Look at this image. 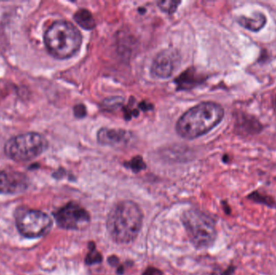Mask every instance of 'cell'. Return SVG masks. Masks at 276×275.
Listing matches in <instances>:
<instances>
[{
  "mask_svg": "<svg viewBox=\"0 0 276 275\" xmlns=\"http://www.w3.org/2000/svg\"><path fill=\"white\" fill-rule=\"evenodd\" d=\"M143 212L132 200L118 202L111 209L106 226L111 238L118 244H130L143 226Z\"/></svg>",
  "mask_w": 276,
  "mask_h": 275,
  "instance_id": "6da1fadb",
  "label": "cell"
},
{
  "mask_svg": "<svg viewBox=\"0 0 276 275\" xmlns=\"http://www.w3.org/2000/svg\"><path fill=\"white\" fill-rule=\"evenodd\" d=\"M223 107L213 102H203L187 111L177 121L176 129L182 138L193 140L211 131L223 120Z\"/></svg>",
  "mask_w": 276,
  "mask_h": 275,
  "instance_id": "7a4b0ae2",
  "label": "cell"
},
{
  "mask_svg": "<svg viewBox=\"0 0 276 275\" xmlns=\"http://www.w3.org/2000/svg\"><path fill=\"white\" fill-rule=\"evenodd\" d=\"M44 41L48 52L53 57L67 59L80 49L82 37L79 30L71 22L57 20L48 27Z\"/></svg>",
  "mask_w": 276,
  "mask_h": 275,
  "instance_id": "3957f363",
  "label": "cell"
},
{
  "mask_svg": "<svg viewBox=\"0 0 276 275\" xmlns=\"http://www.w3.org/2000/svg\"><path fill=\"white\" fill-rule=\"evenodd\" d=\"M181 221L195 248L208 250L214 246L218 232L213 217L199 209L190 208L182 212Z\"/></svg>",
  "mask_w": 276,
  "mask_h": 275,
  "instance_id": "277c9868",
  "label": "cell"
},
{
  "mask_svg": "<svg viewBox=\"0 0 276 275\" xmlns=\"http://www.w3.org/2000/svg\"><path fill=\"white\" fill-rule=\"evenodd\" d=\"M48 141L38 133L17 135L7 141L4 152L8 158L16 162L31 161L47 149Z\"/></svg>",
  "mask_w": 276,
  "mask_h": 275,
  "instance_id": "5b68a950",
  "label": "cell"
},
{
  "mask_svg": "<svg viewBox=\"0 0 276 275\" xmlns=\"http://www.w3.org/2000/svg\"><path fill=\"white\" fill-rule=\"evenodd\" d=\"M16 224L20 234L27 238H38L47 234L53 221L44 211L24 207L16 211Z\"/></svg>",
  "mask_w": 276,
  "mask_h": 275,
  "instance_id": "8992f818",
  "label": "cell"
},
{
  "mask_svg": "<svg viewBox=\"0 0 276 275\" xmlns=\"http://www.w3.org/2000/svg\"><path fill=\"white\" fill-rule=\"evenodd\" d=\"M57 225L67 230H80L90 221V213L79 203L70 202L53 213Z\"/></svg>",
  "mask_w": 276,
  "mask_h": 275,
  "instance_id": "52a82bcc",
  "label": "cell"
},
{
  "mask_svg": "<svg viewBox=\"0 0 276 275\" xmlns=\"http://www.w3.org/2000/svg\"><path fill=\"white\" fill-rule=\"evenodd\" d=\"M180 63L178 53L172 49L162 51L154 59L151 73L159 78H168L172 76Z\"/></svg>",
  "mask_w": 276,
  "mask_h": 275,
  "instance_id": "ba28073f",
  "label": "cell"
},
{
  "mask_svg": "<svg viewBox=\"0 0 276 275\" xmlns=\"http://www.w3.org/2000/svg\"><path fill=\"white\" fill-rule=\"evenodd\" d=\"M234 129L237 134L247 137L259 135L264 130V126L255 115L246 111H237Z\"/></svg>",
  "mask_w": 276,
  "mask_h": 275,
  "instance_id": "9c48e42d",
  "label": "cell"
},
{
  "mask_svg": "<svg viewBox=\"0 0 276 275\" xmlns=\"http://www.w3.org/2000/svg\"><path fill=\"white\" fill-rule=\"evenodd\" d=\"M27 178L24 174L14 171L0 172V194H14L27 189Z\"/></svg>",
  "mask_w": 276,
  "mask_h": 275,
  "instance_id": "30bf717a",
  "label": "cell"
},
{
  "mask_svg": "<svg viewBox=\"0 0 276 275\" xmlns=\"http://www.w3.org/2000/svg\"><path fill=\"white\" fill-rule=\"evenodd\" d=\"M130 132L124 129L103 128L97 133V141L107 146L118 147L125 145L131 139Z\"/></svg>",
  "mask_w": 276,
  "mask_h": 275,
  "instance_id": "8fae6325",
  "label": "cell"
},
{
  "mask_svg": "<svg viewBox=\"0 0 276 275\" xmlns=\"http://www.w3.org/2000/svg\"><path fill=\"white\" fill-rule=\"evenodd\" d=\"M237 24L245 29L252 33H259L267 23L266 15L261 12H254L252 16H239L237 18Z\"/></svg>",
  "mask_w": 276,
  "mask_h": 275,
  "instance_id": "7c38bea8",
  "label": "cell"
},
{
  "mask_svg": "<svg viewBox=\"0 0 276 275\" xmlns=\"http://www.w3.org/2000/svg\"><path fill=\"white\" fill-rule=\"evenodd\" d=\"M246 199L255 204L262 205L267 208L276 210V199L272 195L262 192L259 190H254L246 195Z\"/></svg>",
  "mask_w": 276,
  "mask_h": 275,
  "instance_id": "4fadbf2b",
  "label": "cell"
},
{
  "mask_svg": "<svg viewBox=\"0 0 276 275\" xmlns=\"http://www.w3.org/2000/svg\"><path fill=\"white\" fill-rule=\"evenodd\" d=\"M203 81V78L196 74V71H187L182 73L180 76L178 77V85L179 88L182 89H189L196 86V84L200 83Z\"/></svg>",
  "mask_w": 276,
  "mask_h": 275,
  "instance_id": "5bb4252c",
  "label": "cell"
},
{
  "mask_svg": "<svg viewBox=\"0 0 276 275\" xmlns=\"http://www.w3.org/2000/svg\"><path fill=\"white\" fill-rule=\"evenodd\" d=\"M74 19L77 24L84 29H93L96 26V22L92 14L88 10L83 8L76 12L74 16Z\"/></svg>",
  "mask_w": 276,
  "mask_h": 275,
  "instance_id": "9a60e30c",
  "label": "cell"
},
{
  "mask_svg": "<svg viewBox=\"0 0 276 275\" xmlns=\"http://www.w3.org/2000/svg\"><path fill=\"white\" fill-rule=\"evenodd\" d=\"M88 250V253L85 258V264L90 266V265L101 263L103 261V256L96 249L94 242L91 241L89 243Z\"/></svg>",
  "mask_w": 276,
  "mask_h": 275,
  "instance_id": "2e32d148",
  "label": "cell"
},
{
  "mask_svg": "<svg viewBox=\"0 0 276 275\" xmlns=\"http://www.w3.org/2000/svg\"><path fill=\"white\" fill-rule=\"evenodd\" d=\"M126 166L128 168H130V170H133V172H135V173H138L141 170H145V167H146L143 159L139 156L133 158L130 162L126 163Z\"/></svg>",
  "mask_w": 276,
  "mask_h": 275,
  "instance_id": "e0dca14e",
  "label": "cell"
},
{
  "mask_svg": "<svg viewBox=\"0 0 276 275\" xmlns=\"http://www.w3.org/2000/svg\"><path fill=\"white\" fill-rule=\"evenodd\" d=\"M179 4L180 2H177V1H160L158 3V5L161 10L163 12H167L168 14H172L176 11Z\"/></svg>",
  "mask_w": 276,
  "mask_h": 275,
  "instance_id": "ac0fdd59",
  "label": "cell"
},
{
  "mask_svg": "<svg viewBox=\"0 0 276 275\" xmlns=\"http://www.w3.org/2000/svg\"><path fill=\"white\" fill-rule=\"evenodd\" d=\"M74 113L77 118H83L86 115V108L82 104L76 105L74 108Z\"/></svg>",
  "mask_w": 276,
  "mask_h": 275,
  "instance_id": "d6986e66",
  "label": "cell"
},
{
  "mask_svg": "<svg viewBox=\"0 0 276 275\" xmlns=\"http://www.w3.org/2000/svg\"><path fill=\"white\" fill-rule=\"evenodd\" d=\"M237 265L232 262L228 265L226 269H224L222 273H220V275H233L235 273L236 270H237Z\"/></svg>",
  "mask_w": 276,
  "mask_h": 275,
  "instance_id": "ffe728a7",
  "label": "cell"
},
{
  "mask_svg": "<svg viewBox=\"0 0 276 275\" xmlns=\"http://www.w3.org/2000/svg\"><path fill=\"white\" fill-rule=\"evenodd\" d=\"M221 204H222V210H223L224 213L226 216H230L232 214V207L229 204V202L227 200H222L221 201Z\"/></svg>",
  "mask_w": 276,
  "mask_h": 275,
  "instance_id": "44dd1931",
  "label": "cell"
},
{
  "mask_svg": "<svg viewBox=\"0 0 276 275\" xmlns=\"http://www.w3.org/2000/svg\"><path fill=\"white\" fill-rule=\"evenodd\" d=\"M142 275H164L163 272L159 270L157 268L148 267L145 269Z\"/></svg>",
  "mask_w": 276,
  "mask_h": 275,
  "instance_id": "7402d4cb",
  "label": "cell"
},
{
  "mask_svg": "<svg viewBox=\"0 0 276 275\" xmlns=\"http://www.w3.org/2000/svg\"><path fill=\"white\" fill-rule=\"evenodd\" d=\"M108 263L112 267H118L119 265V258L116 257V256L112 255L111 257L108 258Z\"/></svg>",
  "mask_w": 276,
  "mask_h": 275,
  "instance_id": "603a6c76",
  "label": "cell"
},
{
  "mask_svg": "<svg viewBox=\"0 0 276 275\" xmlns=\"http://www.w3.org/2000/svg\"><path fill=\"white\" fill-rule=\"evenodd\" d=\"M223 162H225V163H228V162H229V158L228 155H225V156L223 157Z\"/></svg>",
  "mask_w": 276,
  "mask_h": 275,
  "instance_id": "cb8c5ba5",
  "label": "cell"
}]
</instances>
